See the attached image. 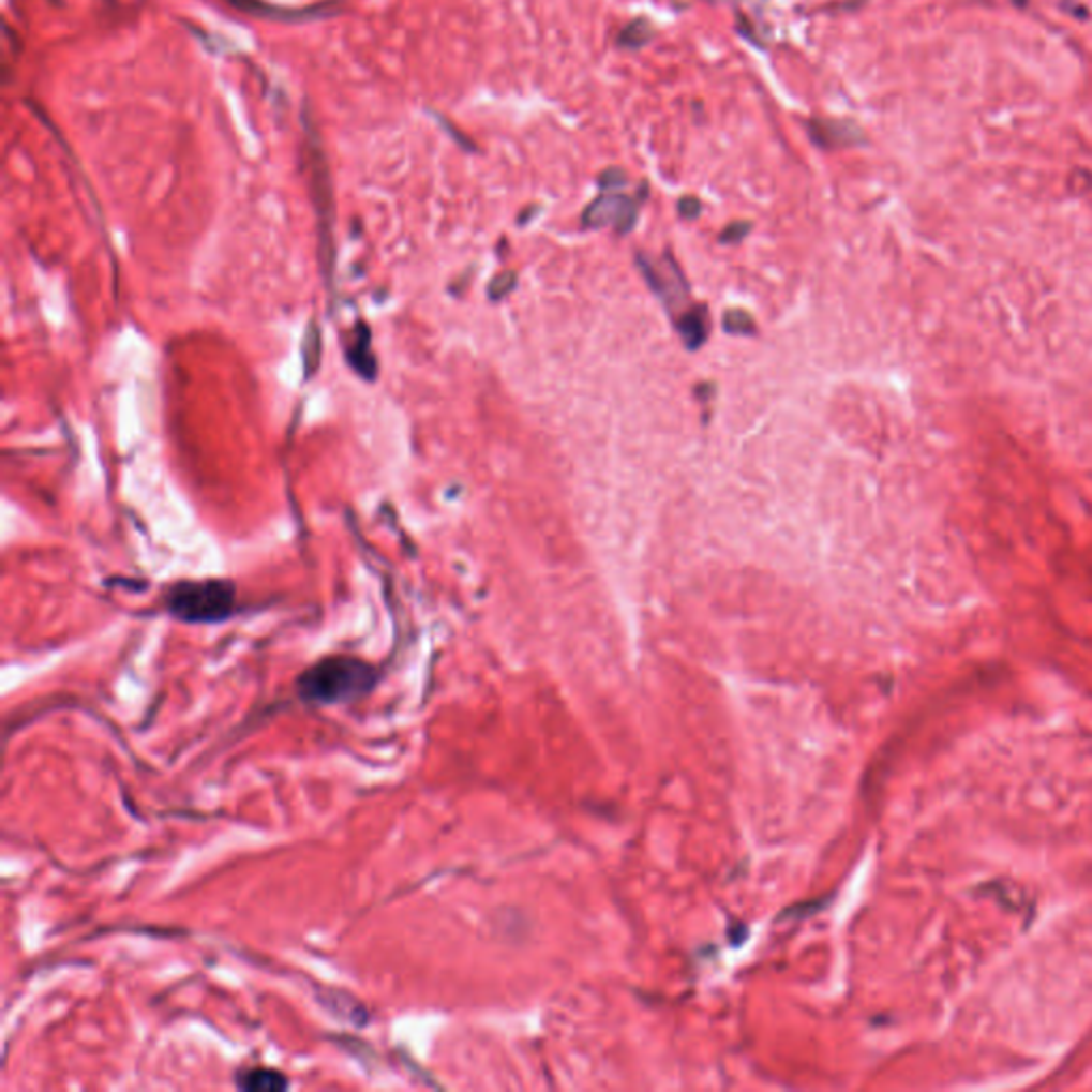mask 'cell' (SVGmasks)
<instances>
[{"instance_id":"cell-6","label":"cell","mask_w":1092,"mask_h":1092,"mask_svg":"<svg viewBox=\"0 0 1092 1092\" xmlns=\"http://www.w3.org/2000/svg\"><path fill=\"white\" fill-rule=\"evenodd\" d=\"M235 1087L245 1092H282L290 1089V1080L271 1067H248L237 1072Z\"/></svg>"},{"instance_id":"cell-2","label":"cell","mask_w":1092,"mask_h":1092,"mask_svg":"<svg viewBox=\"0 0 1092 1092\" xmlns=\"http://www.w3.org/2000/svg\"><path fill=\"white\" fill-rule=\"evenodd\" d=\"M165 607L184 624H222L237 611V587L224 579L182 581L169 587Z\"/></svg>"},{"instance_id":"cell-4","label":"cell","mask_w":1092,"mask_h":1092,"mask_svg":"<svg viewBox=\"0 0 1092 1092\" xmlns=\"http://www.w3.org/2000/svg\"><path fill=\"white\" fill-rule=\"evenodd\" d=\"M639 220V206L634 199L626 195L607 193L598 197L583 214V224L589 228L615 226L619 233H628L634 228Z\"/></svg>"},{"instance_id":"cell-8","label":"cell","mask_w":1092,"mask_h":1092,"mask_svg":"<svg viewBox=\"0 0 1092 1092\" xmlns=\"http://www.w3.org/2000/svg\"><path fill=\"white\" fill-rule=\"evenodd\" d=\"M654 34H656V30L647 19H637L622 32V43L630 49H639V47L647 45L654 39Z\"/></svg>"},{"instance_id":"cell-5","label":"cell","mask_w":1092,"mask_h":1092,"mask_svg":"<svg viewBox=\"0 0 1092 1092\" xmlns=\"http://www.w3.org/2000/svg\"><path fill=\"white\" fill-rule=\"evenodd\" d=\"M809 135L813 144L826 150L835 148H850L865 144V133L858 124L852 120H824L816 118L809 122Z\"/></svg>"},{"instance_id":"cell-12","label":"cell","mask_w":1092,"mask_h":1092,"mask_svg":"<svg viewBox=\"0 0 1092 1092\" xmlns=\"http://www.w3.org/2000/svg\"><path fill=\"white\" fill-rule=\"evenodd\" d=\"M678 212H680V216H685V219H695V216L700 214V201H698V199H691V197L680 199V204H678Z\"/></svg>"},{"instance_id":"cell-9","label":"cell","mask_w":1092,"mask_h":1092,"mask_svg":"<svg viewBox=\"0 0 1092 1092\" xmlns=\"http://www.w3.org/2000/svg\"><path fill=\"white\" fill-rule=\"evenodd\" d=\"M723 329L728 333H732V335H753L756 333V323H753V318L747 312L730 310L723 316Z\"/></svg>"},{"instance_id":"cell-7","label":"cell","mask_w":1092,"mask_h":1092,"mask_svg":"<svg viewBox=\"0 0 1092 1092\" xmlns=\"http://www.w3.org/2000/svg\"><path fill=\"white\" fill-rule=\"evenodd\" d=\"M676 331L689 350L700 348L708 338V312L704 308H691L676 318Z\"/></svg>"},{"instance_id":"cell-3","label":"cell","mask_w":1092,"mask_h":1092,"mask_svg":"<svg viewBox=\"0 0 1092 1092\" xmlns=\"http://www.w3.org/2000/svg\"><path fill=\"white\" fill-rule=\"evenodd\" d=\"M639 267L645 273L649 286L656 290L659 301L670 312H678L689 301V286L674 260L639 256Z\"/></svg>"},{"instance_id":"cell-11","label":"cell","mask_w":1092,"mask_h":1092,"mask_svg":"<svg viewBox=\"0 0 1092 1092\" xmlns=\"http://www.w3.org/2000/svg\"><path fill=\"white\" fill-rule=\"evenodd\" d=\"M749 228H751V224H749V222H734V224H730V226L723 230L721 241H725V243H736V241H741V239L749 233Z\"/></svg>"},{"instance_id":"cell-1","label":"cell","mask_w":1092,"mask_h":1092,"mask_svg":"<svg viewBox=\"0 0 1092 1092\" xmlns=\"http://www.w3.org/2000/svg\"><path fill=\"white\" fill-rule=\"evenodd\" d=\"M378 670L355 656H327L308 665L295 680L301 702L335 706L357 702L376 689Z\"/></svg>"},{"instance_id":"cell-10","label":"cell","mask_w":1092,"mask_h":1092,"mask_svg":"<svg viewBox=\"0 0 1092 1092\" xmlns=\"http://www.w3.org/2000/svg\"><path fill=\"white\" fill-rule=\"evenodd\" d=\"M626 182H628V178H626V174H624V171H619V169H609V171H607V174H602V178H600V186H602L604 191H607V189H609V191H613V189H622V186H626Z\"/></svg>"}]
</instances>
